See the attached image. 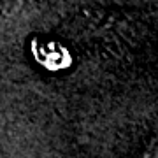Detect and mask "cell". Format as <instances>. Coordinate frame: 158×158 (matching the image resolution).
Returning <instances> with one entry per match:
<instances>
[{
	"instance_id": "6da1fadb",
	"label": "cell",
	"mask_w": 158,
	"mask_h": 158,
	"mask_svg": "<svg viewBox=\"0 0 158 158\" xmlns=\"http://www.w3.org/2000/svg\"><path fill=\"white\" fill-rule=\"evenodd\" d=\"M6 6H7V0H0V16L4 14V9H6Z\"/></svg>"
}]
</instances>
